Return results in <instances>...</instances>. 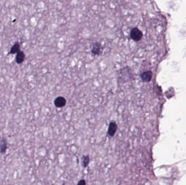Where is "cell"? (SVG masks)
<instances>
[{
    "label": "cell",
    "mask_w": 186,
    "mask_h": 185,
    "mask_svg": "<svg viewBox=\"0 0 186 185\" xmlns=\"http://www.w3.org/2000/svg\"><path fill=\"white\" fill-rule=\"evenodd\" d=\"M21 45L19 42H16L10 48L8 54H16L21 51Z\"/></svg>",
    "instance_id": "6"
},
{
    "label": "cell",
    "mask_w": 186,
    "mask_h": 185,
    "mask_svg": "<svg viewBox=\"0 0 186 185\" xmlns=\"http://www.w3.org/2000/svg\"><path fill=\"white\" fill-rule=\"evenodd\" d=\"M91 52L94 56H99L102 52V47L100 43H92Z\"/></svg>",
    "instance_id": "2"
},
{
    "label": "cell",
    "mask_w": 186,
    "mask_h": 185,
    "mask_svg": "<svg viewBox=\"0 0 186 185\" xmlns=\"http://www.w3.org/2000/svg\"><path fill=\"white\" fill-rule=\"evenodd\" d=\"M7 148V143L5 139H3L0 144V152L1 153H5Z\"/></svg>",
    "instance_id": "9"
},
{
    "label": "cell",
    "mask_w": 186,
    "mask_h": 185,
    "mask_svg": "<svg viewBox=\"0 0 186 185\" xmlns=\"http://www.w3.org/2000/svg\"><path fill=\"white\" fill-rule=\"evenodd\" d=\"M26 58V55L24 51H21L16 54L15 57V62L18 64H21L24 62Z\"/></svg>",
    "instance_id": "7"
},
{
    "label": "cell",
    "mask_w": 186,
    "mask_h": 185,
    "mask_svg": "<svg viewBox=\"0 0 186 185\" xmlns=\"http://www.w3.org/2000/svg\"><path fill=\"white\" fill-rule=\"evenodd\" d=\"M77 185H86V180L84 179H82L78 181Z\"/></svg>",
    "instance_id": "10"
},
{
    "label": "cell",
    "mask_w": 186,
    "mask_h": 185,
    "mask_svg": "<svg viewBox=\"0 0 186 185\" xmlns=\"http://www.w3.org/2000/svg\"><path fill=\"white\" fill-rule=\"evenodd\" d=\"M152 76V72L151 71H147L142 73L140 75V77L144 82H149L151 81Z\"/></svg>",
    "instance_id": "5"
},
{
    "label": "cell",
    "mask_w": 186,
    "mask_h": 185,
    "mask_svg": "<svg viewBox=\"0 0 186 185\" xmlns=\"http://www.w3.org/2000/svg\"><path fill=\"white\" fill-rule=\"evenodd\" d=\"M90 162V157L88 155L83 156L82 157V165L83 167L86 168L88 166Z\"/></svg>",
    "instance_id": "8"
},
{
    "label": "cell",
    "mask_w": 186,
    "mask_h": 185,
    "mask_svg": "<svg viewBox=\"0 0 186 185\" xmlns=\"http://www.w3.org/2000/svg\"><path fill=\"white\" fill-rule=\"evenodd\" d=\"M118 129V125L114 121L110 122L109 124L107 133L110 137H113Z\"/></svg>",
    "instance_id": "3"
},
{
    "label": "cell",
    "mask_w": 186,
    "mask_h": 185,
    "mask_svg": "<svg viewBox=\"0 0 186 185\" xmlns=\"http://www.w3.org/2000/svg\"><path fill=\"white\" fill-rule=\"evenodd\" d=\"M143 32L137 27L132 29L130 32L131 38L135 41H140L143 37Z\"/></svg>",
    "instance_id": "1"
},
{
    "label": "cell",
    "mask_w": 186,
    "mask_h": 185,
    "mask_svg": "<svg viewBox=\"0 0 186 185\" xmlns=\"http://www.w3.org/2000/svg\"><path fill=\"white\" fill-rule=\"evenodd\" d=\"M66 103H67V100L64 97L62 96L58 97L54 101V104L55 105V106L59 108L64 107L66 105Z\"/></svg>",
    "instance_id": "4"
}]
</instances>
